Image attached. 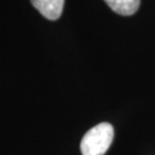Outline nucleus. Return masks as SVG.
I'll use <instances>...</instances> for the list:
<instances>
[{"label": "nucleus", "instance_id": "obj_3", "mask_svg": "<svg viewBox=\"0 0 155 155\" xmlns=\"http://www.w3.org/2000/svg\"><path fill=\"white\" fill-rule=\"evenodd\" d=\"M105 1L115 13L123 16H129L134 14L138 11L140 5V0H105Z\"/></svg>", "mask_w": 155, "mask_h": 155}, {"label": "nucleus", "instance_id": "obj_1", "mask_svg": "<svg viewBox=\"0 0 155 155\" xmlns=\"http://www.w3.org/2000/svg\"><path fill=\"white\" fill-rule=\"evenodd\" d=\"M114 139V127L109 123H100L90 129L81 141L83 155H104Z\"/></svg>", "mask_w": 155, "mask_h": 155}, {"label": "nucleus", "instance_id": "obj_2", "mask_svg": "<svg viewBox=\"0 0 155 155\" xmlns=\"http://www.w3.org/2000/svg\"><path fill=\"white\" fill-rule=\"evenodd\" d=\"M31 4L47 20L55 21L63 12L64 0H31Z\"/></svg>", "mask_w": 155, "mask_h": 155}]
</instances>
